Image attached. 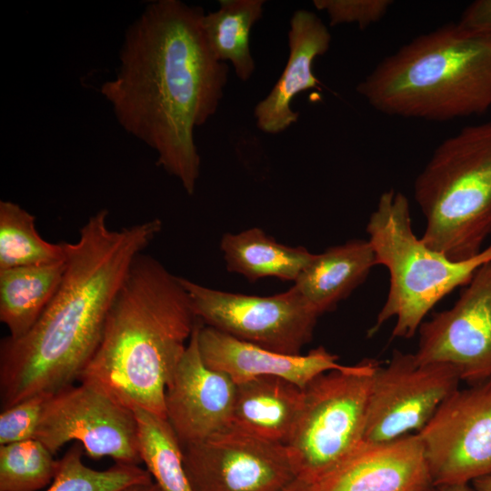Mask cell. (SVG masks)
Here are the masks:
<instances>
[{"instance_id": "1", "label": "cell", "mask_w": 491, "mask_h": 491, "mask_svg": "<svg viewBox=\"0 0 491 491\" xmlns=\"http://www.w3.org/2000/svg\"><path fill=\"white\" fill-rule=\"evenodd\" d=\"M204 15L180 0L149 3L127 27L115 76L100 87L119 125L188 195L201 165L194 131L215 115L229 71L208 44Z\"/></svg>"}, {"instance_id": "2", "label": "cell", "mask_w": 491, "mask_h": 491, "mask_svg": "<svg viewBox=\"0 0 491 491\" xmlns=\"http://www.w3.org/2000/svg\"><path fill=\"white\" fill-rule=\"evenodd\" d=\"M108 215L105 208L97 211L76 242H64L65 271L54 298L27 333L1 340L2 409L79 380L134 260L163 227L153 218L112 229Z\"/></svg>"}, {"instance_id": "3", "label": "cell", "mask_w": 491, "mask_h": 491, "mask_svg": "<svg viewBox=\"0 0 491 491\" xmlns=\"http://www.w3.org/2000/svg\"><path fill=\"white\" fill-rule=\"evenodd\" d=\"M196 320L180 276L155 257L139 254L78 381L102 387L131 409L165 419L166 387Z\"/></svg>"}, {"instance_id": "4", "label": "cell", "mask_w": 491, "mask_h": 491, "mask_svg": "<svg viewBox=\"0 0 491 491\" xmlns=\"http://www.w3.org/2000/svg\"><path fill=\"white\" fill-rule=\"evenodd\" d=\"M375 110L449 121L491 110V36L449 23L386 56L357 85Z\"/></svg>"}, {"instance_id": "5", "label": "cell", "mask_w": 491, "mask_h": 491, "mask_svg": "<svg viewBox=\"0 0 491 491\" xmlns=\"http://www.w3.org/2000/svg\"><path fill=\"white\" fill-rule=\"evenodd\" d=\"M414 196L428 247L454 261L478 255L491 235V122L441 142L416 176Z\"/></svg>"}, {"instance_id": "6", "label": "cell", "mask_w": 491, "mask_h": 491, "mask_svg": "<svg viewBox=\"0 0 491 491\" xmlns=\"http://www.w3.org/2000/svg\"><path fill=\"white\" fill-rule=\"evenodd\" d=\"M409 201L391 188L379 196L366 231L377 265L389 273L386 299L370 334L396 318L393 337L411 338L428 312L446 296L466 286L491 261V244L478 255L454 261L428 247L412 229Z\"/></svg>"}, {"instance_id": "7", "label": "cell", "mask_w": 491, "mask_h": 491, "mask_svg": "<svg viewBox=\"0 0 491 491\" xmlns=\"http://www.w3.org/2000/svg\"><path fill=\"white\" fill-rule=\"evenodd\" d=\"M379 365L364 359L325 373L303 389L301 411L286 445L297 477L315 484L363 443L372 378Z\"/></svg>"}, {"instance_id": "8", "label": "cell", "mask_w": 491, "mask_h": 491, "mask_svg": "<svg viewBox=\"0 0 491 491\" xmlns=\"http://www.w3.org/2000/svg\"><path fill=\"white\" fill-rule=\"evenodd\" d=\"M194 312L205 325L272 351L300 355L320 316L298 290L256 296L212 289L186 278Z\"/></svg>"}, {"instance_id": "9", "label": "cell", "mask_w": 491, "mask_h": 491, "mask_svg": "<svg viewBox=\"0 0 491 491\" xmlns=\"http://www.w3.org/2000/svg\"><path fill=\"white\" fill-rule=\"evenodd\" d=\"M35 439L54 455L66 443L75 441L91 458L108 456L115 463H142L134 410L89 382L79 381L49 396Z\"/></svg>"}, {"instance_id": "10", "label": "cell", "mask_w": 491, "mask_h": 491, "mask_svg": "<svg viewBox=\"0 0 491 491\" xmlns=\"http://www.w3.org/2000/svg\"><path fill=\"white\" fill-rule=\"evenodd\" d=\"M460 381L450 365H422L414 354L395 350L373 376L363 442H386L418 433L458 389Z\"/></svg>"}, {"instance_id": "11", "label": "cell", "mask_w": 491, "mask_h": 491, "mask_svg": "<svg viewBox=\"0 0 491 491\" xmlns=\"http://www.w3.org/2000/svg\"><path fill=\"white\" fill-rule=\"evenodd\" d=\"M416 434L434 487L491 475V378L458 388Z\"/></svg>"}, {"instance_id": "12", "label": "cell", "mask_w": 491, "mask_h": 491, "mask_svg": "<svg viewBox=\"0 0 491 491\" xmlns=\"http://www.w3.org/2000/svg\"><path fill=\"white\" fill-rule=\"evenodd\" d=\"M182 450L195 491H284L297 478L285 445L232 427Z\"/></svg>"}, {"instance_id": "13", "label": "cell", "mask_w": 491, "mask_h": 491, "mask_svg": "<svg viewBox=\"0 0 491 491\" xmlns=\"http://www.w3.org/2000/svg\"><path fill=\"white\" fill-rule=\"evenodd\" d=\"M417 363L447 364L469 386L491 378V261L481 266L452 307L418 328Z\"/></svg>"}, {"instance_id": "14", "label": "cell", "mask_w": 491, "mask_h": 491, "mask_svg": "<svg viewBox=\"0 0 491 491\" xmlns=\"http://www.w3.org/2000/svg\"><path fill=\"white\" fill-rule=\"evenodd\" d=\"M197 318L165 396V419L181 446L231 427L236 383L208 366L198 346Z\"/></svg>"}, {"instance_id": "15", "label": "cell", "mask_w": 491, "mask_h": 491, "mask_svg": "<svg viewBox=\"0 0 491 491\" xmlns=\"http://www.w3.org/2000/svg\"><path fill=\"white\" fill-rule=\"evenodd\" d=\"M423 443L417 434L378 443L363 442L313 491H433Z\"/></svg>"}, {"instance_id": "16", "label": "cell", "mask_w": 491, "mask_h": 491, "mask_svg": "<svg viewBox=\"0 0 491 491\" xmlns=\"http://www.w3.org/2000/svg\"><path fill=\"white\" fill-rule=\"evenodd\" d=\"M198 346L205 363L229 376L236 384L260 376L279 377L305 388L317 376L350 366L323 346L306 355H287L239 340L205 325L198 330Z\"/></svg>"}, {"instance_id": "17", "label": "cell", "mask_w": 491, "mask_h": 491, "mask_svg": "<svg viewBox=\"0 0 491 491\" xmlns=\"http://www.w3.org/2000/svg\"><path fill=\"white\" fill-rule=\"evenodd\" d=\"M289 25L286 66L269 94L254 110L257 127L271 135L284 132L297 122L299 113L291 108L292 101L302 92L318 88L314 62L328 51L332 39L320 17L306 9L295 11Z\"/></svg>"}, {"instance_id": "18", "label": "cell", "mask_w": 491, "mask_h": 491, "mask_svg": "<svg viewBox=\"0 0 491 491\" xmlns=\"http://www.w3.org/2000/svg\"><path fill=\"white\" fill-rule=\"evenodd\" d=\"M304 390L279 377L260 376L236 384L231 427L286 445L297 422Z\"/></svg>"}, {"instance_id": "19", "label": "cell", "mask_w": 491, "mask_h": 491, "mask_svg": "<svg viewBox=\"0 0 491 491\" xmlns=\"http://www.w3.org/2000/svg\"><path fill=\"white\" fill-rule=\"evenodd\" d=\"M375 266L376 257L368 240L351 239L315 254L294 286L321 316L333 311L348 297Z\"/></svg>"}, {"instance_id": "20", "label": "cell", "mask_w": 491, "mask_h": 491, "mask_svg": "<svg viewBox=\"0 0 491 491\" xmlns=\"http://www.w3.org/2000/svg\"><path fill=\"white\" fill-rule=\"evenodd\" d=\"M65 260L0 270V320L11 338H18L35 324L56 294Z\"/></svg>"}, {"instance_id": "21", "label": "cell", "mask_w": 491, "mask_h": 491, "mask_svg": "<svg viewBox=\"0 0 491 491\" xmlns=\"http://www.w3.org/2000/svg\"><path fill=\"white\" fill-rule=\"evenodd\" d=\"M220 247L226 269L251 282L264 277L295 282L315 256L303 246L280 244L258 227L225 234Z\"/></svg>"}, {"instance_id": "22", "label": "cell", "mask_w": 491, "mask_h": 491, "mask_svg": "<svg viewBox=\"0 0 491 491\" xmlns=\"http://www.w3.org/2000/svg\"><path fill=\"white\" fill-rule=\"evenodd\" d=\"M264 0H221L216 11L204 15L202 26L215 57L230 62L235 75L247 81L256 63L250 50V33L260 20Z\"/></svg>"}, {"instance_id": "23", "label": "cell", "mask_w": 491, "mask_h": 491, "mask_svg": "<svg viewBox=\"0 0 491 491\" xmlns=\"http://www.w3.org/2000/svg\"><path fill=\"white\" fill-rule=\"evenodd\" d=\"M64 242L45 241L37 232L35 217L18 204L0 202V270L65 260Z\"/></svg>"}, {"instance_id": "24", "label": "cell", "mask_w": 491, "mask_h": 491, "mask_svg": "<svg viewBox=\"0 0 491 491\" xmlns=\"http://www.w3.org/2000/svg\"><path fill=\"white\" fill-rule=\"evenodd\" d=\"M137 420L142 463L162 491H195L186 474L183 450L170 425L143 409Z\"/></svg>"}, {"instance_id": "25", "label": "cell", "mask_w": 491, "mask_h": 491, "mask_svg": "<svg viewBox=\"0 0 491 491\" xmlns=\"http://www.w3.org/2000/svg\"><path fill=\"white\" fill-rule=\"evenodd\" d=\"M84 453L80 443L70 446L57 460L55 476L46 491H120L153 479L146 468L135 464L115 463L105 470L90 468L82 460Z\"/></svg>"}, {"instance_id": "26", "label": "cell", "mask_w": 491, "mask_h": 491, "mask_svg": "<svg viewBox=\"0 0 491 491\" xmlns=\"http://www.w3.org/2000/svg\"><path fill=\"white\" fill-rule=\"evenodd\" d=\"M56 469L54 454L35 438L0 446V491H37Z\"/></svg>"}, {"instance_id": "27", "label": "cell", "mask_w": 491, "mask_h": 491, "mask_svg": "<svg viewBox=\"0 0 491 491\" xmlns=\"http://www.w3.org/2000/svg\"><path fill=\"white\" fill-rule=\"evenodd\" d=\"M50 395H35L2 409L0 446L35 438L43 408Z\"/></svg>"}, {"instance_id": "28", "label": "cell", "mask_w": 491, "mask_h": 491, "mask_svg": "<svg viewBox=\"0 0 491 491\" xmlns=\"http://www.w3.org/2000/svg\"><path fill=\"white\" fill-rule=\"evenodd\" d=\"M316 9L324 11L331 26L356 24L360 29L380 21L393 5L391 0H314Z\"/></svg>"}, {"instance_id": "29", "label": "cell", "mask_w": 491, "mask_h": 491, "mask_svg": "<svg viewBox=\"0 0 491 491\" xmlns=\"http://www.w3.org/2000/svg\"><path fill=\"white\" fill-rule=\"evenodd\" d=\"M460 27L477 35L491 36V0H476L464 10Z\"/></svg>"}, {"instance_id": "30", "label": "cell", "mask_w": 491, "mask_h": 491, "mask_svg": "<svg viewBox=\"0 0 491 491\" xmlns=\"http://www.w3.org/2000/svg\"><path fill=\"white\" fill-rule=\"evenodd\" d=\"M120 491H162L155 482L139 483L129 486Z\"/></svg>"}, {"instance_id": "31", "label": "cell", "mask_w": 491, "mask_h": 491, "mask_svg": "<svg viewBox=\"0 0 491 491\" xmlns=\"http://www.w3.org/2000/svg\"><path fill=\"white\" fill-rule=\"evenodd\" d=\"M284 491H313V484L303 478L297 477Z\"/></svg>"}, {"instance_id": "32", "label": "cell", "mask_w": 491, "mask_h": 491, "mask_svg": "<svg viewBox=\"0 0 491 491\" xmlns=\"http://www.w3.org/2000/svg\"><path fill=\"white\" fill-rule=\"evenodd\" d=\"M471 485L475 491H491V475L479 477Z\"/></svg>"}, {"instance_id": "33", "label": "cell", "mask_w": 491, "mask_h": 491, "mask_svg": "<svg viewBox=\"0 0 491 491\" xmlns=\"http://www.w3.org/2000/svg\"><path fill=\"white\" fill-rule=\"evenodd\" d=\"M433 491H475L471 484L442 485L435 486Z\"/></svg>"}, {"instance_id": "34", "label": "cell", "mask_w": 491, "mask_h": 491, "mask_svg": "<svg viewBox=\"0 0 491 491\" xmlns=\"http://www.w3.org/2000/svg\"><path fill=\"white\" fill-rule=\"evenodd\" d=\"M490 112H491V110H490Z\"/></svg>"}, {"instance_id": "35", "label": "cell", "mask_w": 491, "mask_h": 491, "mask_svg": "<svg viewBox=\"0 0 491 491\" xmlns=\"http://www.w3.org/2000/svg\"><path fill=\"white\" fill-rule=\"evenodd\" d=\"M434 490V489H433Z\"/></svg>"}]
</instances>
